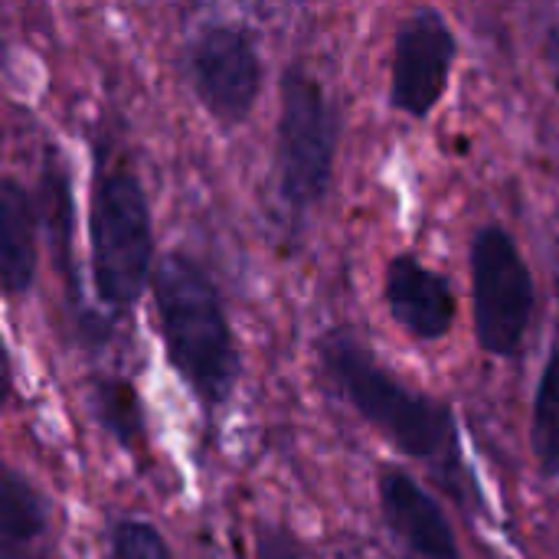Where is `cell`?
Masks as SVG:
<instances>
[{"mask_svg":"<svg viewBox=\"0 0 559 559\" xmlns=\"http://www.w3.org/2000/svg\"><path fill=\"white\" fill-rule=\"evenodd\" d=\"M255 559H308L301 554V547L285 534V531H259V547H255Z\"/></svg>","mask_w":559,"mask_h":559,"instance_id":"cell-15","label":"cell"},{"mask_svg":"<svg viewBox=\"0 0 559 559\" xmlns=\"http://www.w3.org/2000/svg\"><path fill=\"white\" fill-rule=\"evenodd\" d=\"M187 72L219 124H239L252 115L262 92V59L242 26L203 23L187 43Z\"/></svg>","mask_w":559,"mask_h":559,"instance_id":"cell-6","label":"cell"},{"mask_svg":"<svg viewBox=\"0 0 559 559\" xmlns=\"http://www.w3.org/2000/svg\"><path fill=\"white\" fill-rule=\"evenodd\" d=\"M49 501L16 468L0 478V557L49 559Z\"/></svg>","mask_w":559,"mask_h":559,"instance_id":"cell-10","label":"cell"},{"mask_svg":"<svg viewBox=\"0 0 559 559\" xmlns=\"http://www.w3.org/2000/svg\"><path fill=\"white\" fill-rule=\"evenodd\" d=\"M386 531L419 559H462L455 531L439 501L400 465H383L377 478Z\"/></svg>","mask_w":559,"mask_h":559,"instance_id":"cell-8","label":"cell"},{"mask_svg":"<svg viewBox=\"0 0 559 559\" xmlns=\"http://www.w3.org/2000/svg\"><path fill=\"white\" fill-rule=\"evenodd\" d=\"M151 295L177 377L203 409L226 406L239 383L242 360L213 278L190 255L167 252L154 265Z\"/></svg>","mask_w":559,"mask_h":559,"instance_id":"cell-2","label":"cell"},{"mask_svg":"<svg viewBox=\"0 0 559 559\" xmlns=\"http://www.w3.org/2000/svg\"><path fill=\"white\" fill-rule=\"evenodd\" d=\"M111 559H177L157 527L147 521H118L108 534Z\"/></svg>","mask_w":559,"mask_h":559,"instance_id":"cell-14","label":"cell"},{"mask_svg":"<svg viewBox=\"0 0 559 559\" xmlns=\"http://www.w3.org/2000/svg\"><path fill=\"white\" fill-rule=\"evenodd\" d=\"M544 52H547L550 79H554V85H557L559 92V23H554V26L547 29V46H544Z\"/></svg>","mask_w":559,"mask_h":559,"instance_id":"cell-16","label":"cell"},{"mask_svg":"<svg viewBox=\"0 0 559 559\" xmlns=\"http://www.w3.org/2000/svg\"><path fill=\"white\" fill-rule=\"evenodd\" d=\"M95 409H98L102 426L115 439H121L128 449H131V442L141 439V406H138V393H134L131 383H121V380L98 383V390H95Z\"/></svg>","mask_w":559,"mask_h":559,"instance_id":"cell-13","label":"cell"},{"mask_svg":"<svg viewBox=\"0 0 559 559\" xmlns=\"http://www.w3.org/2000/svg\"><path fill=\"white\" fill-rule=\"evenodd\" d=\"M531 449L540 465V475H559V347L550 350L537 393H534V413H531Z\"/></svg>","mask_w":559,"mask_h":559,"instance_id":"cell-12","label":"cell"},{"mask_svg":"<svg viewBox=\"0 0 559 559\" xmlns=\"http://www.w3.org/2000/svg\"><path fill=\"white\" fill-rule=\"evenodd\" d=\"M36 278V206L13 177L0 183V282L10 298L26 295Z\"/></svg>","mask_w":559,"mask_h":559,"instance_id":"cell-11","label":"cell"},{"mask_svg":"<svg viewBox=\"0 0 559 559\" xmlns=\"http://www.w3.org/2000/svg\"><path fill=\"white\" fill-rule=\"evenodd\" d=\"M455 49L452 23L439 10H413L393 36L390 105L409 118H426L449 88Z\"/></svg>","mask_w":559,"mask_h":559,"instance_id":"cell-7","label":"cell"},{"mask_svg":"<svg viewBox=\"0 0 559 559\" xmlns=\"http://www.w3.org/2000/svg\"><path fill=\"white\" fill-rule=\"evenodd\" d=\"M88 252L98 301L111 311L134 308L154 275L151 203L134 170L98 164L88 200Z\"/></svg>","mask_w":559,"mask_h":559,"instance_id":"cell-3","label":"cell"},{"mask_svg":"<svg viewBox=\"0 0 559 559\" xmlns=\"http://www.w3.org/2000/svg\"><path fill=\"white\" fill-rule=\"evenodd\" d=\"M337 108L321 85V79L301 62L288 66L282 75L278 105V190L292 210H308L324 200L334 180L337 157Z\"/></svg>","mask_w":559,"mask_h":559,"instance_id":"cell-4","label":"cell"},{"mask_svg":"<svg viewBox=\"0 0 559 559\" xmlns=\"http://www.w3.org/2000/svg\"><path fill=\"white\" fill-rule=\"evenodd\" d=\"M468 275L475 301V337L491 357H518L527 344L537 288L527 259L498 223L481 226L468 246Z\"/></svg>","mask_w":559,"mask_h":559,"instance_id":"cell-5","label":"cell"},{"mask_svg":"<svg viewBox=\"0 0 559 559\" xmlns=\"http://www.w3.org/2000/svg\"><path fill=\"white\" fill-rule=\"evenodd\" d=\"M314 350L321 373L344 403L400 452L439 468L459 465V432L445 403L406 386L350 331H328Z\"/></svg>","mask_w":559,"mask_h":559,"instance_id":"cell-1","label":"cell"},{"mask_svg":"<svg viewBox=\"0 0 559 559\" xmlns=\"http://www.w3.org/2000/svg\"><path fill=\"white\" fill-rule=\"evenodd\" d=\"M383 301L390 318L423 344L442 341L452 331L459 311L452 282L409 252H400L386 262Z\"/></svg>","mask_w":559,"mask_h":559,"instance_id":"cell-9","label":"cell"}]
</instances>
